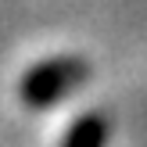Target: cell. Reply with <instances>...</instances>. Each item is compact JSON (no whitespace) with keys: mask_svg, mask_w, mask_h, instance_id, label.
Masks as SVG:
<instances>
[{"mask_svg":"<svg viewBox=\"0 0 147 147\" xmlns=\"http://www.w3.org/2000/svg\"><path fill=\"white\" fill-rule=\"evenodd\" d=\"M108 136H111L108 115L104 111H90V115H79L68 126L61 147H108Z\"/></svg>","mask_w":147,"mask_h":147,"instance_id":"cell-2","label":"cell"},{"mask_svg":"<svg viewBox=\"0 0 147 147\" xmlns=\"http://www.w3.org/2000/svg\"><path fill=\"white\" fill-rule=\"evenodd\" d=\"M90 76V65L83 57H47V61L32 65L18 83V97L25 108H50L61 97H68L72 90L83 86V79Z\"/></svg>","mask_w":147,"mask_h":147,"instance_id":"cell-1","label":"cell"}]
</instances>
